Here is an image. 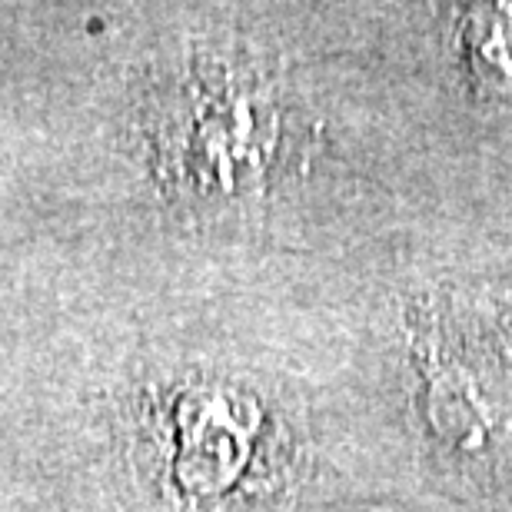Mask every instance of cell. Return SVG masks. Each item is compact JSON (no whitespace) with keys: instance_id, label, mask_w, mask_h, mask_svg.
<instances>
[{"instance_id":"6da1fadb","label":"cell","mask_w":512,"mask_h":512,"mask_svg":"<svg viewBox=\"0 0 512 512\" xmlns=\"http://www.w3.org/2000/svg\"><path fill=\"white\" fill-rule=\"evenodd\" d=\"M463 47L479 84L512 90V7H476L463 24Z\"/></svg>"}]
</instances>
